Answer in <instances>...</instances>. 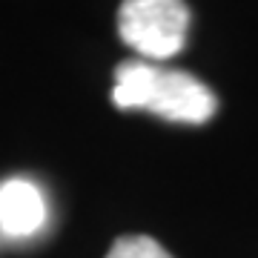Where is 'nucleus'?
<instances>
[{"mask_svg": "<svg viewBox=\"0 0 258 258\" xmlns=\"http://www.w3.org/2000/svg\"><path fill=\"white\" fill-rule=\"evenodd\" d=\"M112 103L118 109H147L175 123H207L218 98L195 75L161 69L147 60H123L115 69Z\"/></svg>", "mask_w": 258, "mask_h": 258, "instance_id": "1", "label": "nucleus"}, {"mask_svg": "<svg viewBox=\"0 0 258 258\" xmlns=\"http://www.w3.org/2000/svg\"><path fill=\"white\" fill-rule=\"evenodd\" d=\"M189 9L184 0H123L118 9L120 40L132 52L164 60L186 43Z\"/></svg>", "mask_w": 258, "mask_h": 258, "instance_id": "2", "label": "nucleus"}, {"mask_svg": "<svg viewBox=\"0 0 258 258\" xmlns=\"http://www.w3.org/2000/svg\"><path fill=\"white\" fill-rule=\"evenodd\" d=\"M46 224V198L26 178L0 184V232L9 238H29Z\"/></svg>", "mask_w": 258, "mask_h": 258, "instance_id": "3", "label": "nucleus"}, {"mask_svg": "<svg viewBox=\"0 0 258 258\" xmlns=\"http://www.w3.org/2000/svg\"><path fill=\"white\" fill-rule=\"evenodd\" d=\"M106 258H172L155 238L149 235H120Z\"/></svg>", "mask_w": 258, "mask_h": 258, "instance_id": "4", "label": "nucleus"}]
</instances>
